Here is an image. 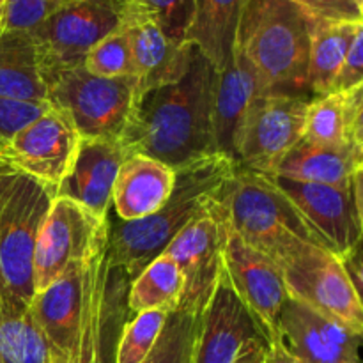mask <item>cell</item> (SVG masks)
Here are the masks:
<instances>
[{
    "mask_svg": "<svg viewBox=\"0 0 363 363\" xmlns=\"http://www.w3.org/2000/svg\"><path fill=\"white\" fill-rule=\"evenodd\" d=\"M215 69L195 48L179 82L145 92L133 105L121 142L130 152L149 156L174 170L216 155L211 103Z\"/></svg>",
    "mask_w": 363,
    "mask_h": 363,
    "instance_id": "obj_1",
    "label": "cell"
},
{
    "mask_svg": "<svg viewBox=\"0 0 363 363\" xmlns=\"http://www.w3.org/2000/svg\"><path fill=\"white\" fill-rule=\"evenodd\" d=\"M238 165L223 155H209L176 169V183L165 204L152 215L124 222L108 211V261L131 280L165 252L186 225L209 213Z\"/></svg>",
    "mask_w": 363,
    "mask_h": 363,
    "instance_id": "obj_2",
    "label": "cell"
},
{
    "mask_svg": "<svg viewBox=\"0 0 363 363\" xmlns=\"http://www.w3.org/2000/svg\"><path fill=\"white\" fill-rule=\"evenodd\" d=\"M57 188L0 163V318H16L35 296L34 255Z\"/></svg>",
    "mask_w": 363,
    "mask_h": 363,
    "instance_id": "obj_3",
    "label": "cell"
},
{
    "mask_svg": "<svg viewBox=\"0 0 363 363\" xmlns=\"http://www.w3.org/2000/svg\"><path fill=\"white\" fill-rule=\"evenodd\" d=\"M312 18L289 0H243L234 52L257 73L266 94L307 91Z\"/></svg>",
    "mask_w": 363,
    "mask_h": 363,
    "instance_id": "obj_4",
    "label": "cell"
},
{
    "mask_svg": "<svg viewBox=\"0 0 363 363\" xmlns=\"http://www.w3.org/2000/svg\"><path fill=\"white\" fill-rule=\"evenodd\" d=\"M220 204L229 229L279 268L303 245H321L269 176L238 167L223 188Z\"/></svg>",
    "mask_w": 363,
    "mask_h": 363,
    "instance_id": "obj_5",
    "label": "cell"
},
{
    "mask_svg": "<svg viewBox=\"0 0 363 363\" xmlns=\"http://www.w3.org/2000/svg\"><path fill=\"white\" fill-rule=\"evenodd\" d=\"M131 0H78L28 30L46 87L84 64L85 55L126 25Z\"/></svg>",
    "mask_w": 363,
    "mask_h": 363,
    "instance_id": "obj_6",
    "label": "cell"
},
{
    "mask_svg": "<svg viewBox=\"0 0 363 363\" xmlns=\"http://www.w3.org/2000/svg\"><path fill=\"white\" fill-rule=\"evenodd\" d=\"M48 101L67 112L82 138L121 140L133 112L135 80L96 77L78 66L50 85Z\"/></svg>",
    "mask_w": 363,
    "mask_h": 363,
    "instance_id": "obj_7",
    "label": "cell"
},
{
    "mask_svg": "<svg viewBox=\"0 0 363 363\" xmlns=\"http://www.w3.org/2000/svg\"><path fill=\"white\" fill-rule=\"evenodd\" d=\"M280 269L291 300L363 335L362 296L333 252L321 245H303Z\"/></svg>",
    "mask_w": 363,
    "mask_h": 363,
    "instance_id": "obj_8",
    "label": "cell"
},
{
    "mask_svg": "<svg viewBox=\"0 0 363 363\" xmlns=\"http://www.w3.org/2000/svg\"><path fill=\"white\" fill-rule=\"evenodd\" d=\"M308 99L303 94L269 92L248 106L236 142V165L275 176L286 156L303 138Z\"/></svg>",
    "mask_w": 363,
    "mask_h": 363,
    "instance_id": "obj_9",
    "label": "cell"
},
{
    "mask_svg": "<svg viewBox=\"0 0 363 363\" xmlns=\"http://www.w3.org/2000/svg\"><path fill=\"white\" fill-rule=\"evenodd\" d=\"M300 211L321 245L337 257L350 254L362 243L363 233V174L350 186L301 183L269 176Z\"/></svg>",
    "mask_w": 363,
    "mask_h": 363,
    "instance_id": "obj_10",
    "label": "cell"
},
{
    "mask_svg": "<svg viewBox=\"0 0 363 363\" xmlns=\"http://www.w3.org/2000/svg\"><path fill=\"white\" fill-rule=\"evenodd\" d=\"M220 199L211 211L184 227L165 248V254L176 261L184 279L177 311L197 318L204 315L223 272L225 216Z\"/></svg>",
    "mask_w": 363,
    "mask_h": 363,
    "instance_id": "obj_11",
    "label": "cell"
},
{
    "mask_svg": "<svg viewBox=\"0 0 363 363\" xmlns=\"http://www.w3.org/2000/svg\"><path fill=\"white\" fill-rule=\"evenodd\" d=\"M106 234L108 218H96L80 204L57 195L35 247V294L52 286L71 266L84 261Z\"/></svg>",
    "mask_w": 363,
    "mask_h": 363,
    "instance_id": "obj_12",
    "label": "cell"
},
{
    "mask_svg": "<svg viewBox=\"0 0 363 363\" xmlns=\"http://www.w3.org/2000/svg\"><path fill=\"white\" fill-rule=\"evenodd\" d=\"M80 142V133L67 112L50 103L41 116L11 138L0 160L57 188L73 167Z\"/></svg>",
    "mask_w": 363,
    "mask_h": 363,
    "instance_id": "obj_13",
    "label": "cell"
},
{
    "mask_svg": "<svg viewBox=\"0 0 363 363\" xmlns=\"http://www.w3.org/2000/svg\"><path fill=\"white\" fill-rule=\"evenodd\" d=\"M223 275L257 323L266 342L282 339L280 312L289 300L282 269L240 240L225 222Z\"/></svg>",
    "mask_w": 363,
    "mask_h": 363,
    "instance_id": "obj_14",
    "label": "cell"
},
{
    "mask_svg": "<svg viewBox=\"0 0 363 363\" xmlns=\"http://www.w3.org/2000/svg\"><path fill=\"white\" fill-rule=\"evenodd\" d=\"M135 80V101L152 89L179 82L190 69L195 46L167 38L158 21L131 0L126 25Z\"/></svg>",
    "mask_w": 363,
    "mask_h": 363,
    "instance_id": "obj_15",
    "label": "cell"
},
{
    "mask_svg": "<svg viewBox=\"0 0 363 363\" xmlns=\"http://www.w3.org/2000/svg\"><path fill=\"white\" fill-rule=\"evenodd\" d=\"M130 155L121 140L82 138L73 167L57 186V195L77 202L96 218L106 220L117 172Z\"/></svg>",
    "mask_w": 363,
    "mask_h": 363,
    "instance_id": "obj_16",
    "label": "cell"
},
{
    "mask_svg": "<svg viewBox=\"0 0 363 363\" xmlns=\"http://www.w3.org/2000/svg\"><path fill=\"white\" fill-rule=\"evenodd\" d=\"M280 333L301 363H360L363 335L321 318L291 298L280 312Z\"/></svg>",
    "mask_w": 363,
    "mask_h": 363,
    "instance_id": "obj_17",
    "label": "cell"
},
{
    "mask_svg": "<svg viewBox=\"0 0 363 363\" xmlns=\"http://www.w3.org/2000/svg\"><path fill=\"white\" fill-rule=\"evenodd\" d=\"M262 337L222 272L215 294L201 319L194 363H234L248 342Z\"/></svg>",
    "mask_w": 363,
    "mask_h": 363,
    "instance_id": "obj_18",
    "label": "cell"
},
{
    "mask_svg": "<svg viewBox=\"0 0 363 363\" xmlns=\"http://www.w3.org/2000/svg\"><path fill=\"white\" fill-rule=\"evenodd\" d=\"M266 94L254 67L238 52H233L222 71L213 80L211 121L216 152L236 163V142L248 106L257 96Z\"/></svg>",
    "mask_w": 363,
    "mask_h": 363,
    "instance_id": "obj_19",
    "label": "cell"
},
{
    "mask_svg": "<svg viewBox=\"0 0 363 363\" xmlns=\"http://www.w3.org/2000/svg\"><path fill=\"white\" fill-rule=\"evenodd\" d=\"M176 170L149 156L131 152L117 172L112 191L113 215L124 222L158 211L172 194Z\"/></svg>",
    "mask_w": 363,
    "mask_h": 363,
    "instance_id": "obj_20",
    "label": "cell"
},
{
    "mask_svg": "<svg viewBox=\"0 0 363 363\" xmlns=\"http://www.w3.org/2000/svg\"><path fill=\"white\" fill-rule=\"evenodd\" d=\"M303 140L326 147H363V85L308 99Z\"/></svg>",
    "mask_w": 363,
    "mask_h": 363,
    "instance_id": "obj_21",
    "label": "cell"
},
{
    "mask_svg": "<svg viewBox=\"0 0 363 363\" xmlns=\"http://www.w3.org/2000/svg\"><path fill=\"white\" fill-rule=\"evenodd\" d=\"M360 174H363V147H326L308 144L301 138L275 176L301 183L350 186Z\"/></svg>",
    "mask_w": 363,
    "mask_h": 363,
    "instance_id": "obj_22",
    "label": "cell"
},
{
    "mask_svg": "<svg viewBox=\"0 0 363 363\" xmlns=\"http://www.w3.org/2000/svg\"><path fill=\"white\" fill-rule=\"evenodd\" d=\"M241 7L243 0H194L186 41L208 59L216 73L233 59Z\"/></svg>",
    "mask_w": 363,
    "mask_h": 363,
    "instance_id": "obj_23",
    "label": "cell"
},
{
    "mask_svg": "<svg viewBox=\"0 0 363 363\" xmlns=\"http://www.w3.org/2000/svg\"><path fill=\"white\" fill-rule=\"evenodd\" d=\"M0 98L48 101L34 43L28 30H0Z\"/></svg>",
    "mask_w": 363,
    "mask_h": 363,
    "instance_id": "obj_24",
    "label": "cell"
},
{
    "mask_svg": "<svg viewBox=\"0 0 363 363\" xmlns=\"http://www.w3.org/2000/svg\"><path fill=\"white\" fill-rule=\"evenodd\" d=\"M363 23H332L312 20L307 89L315 96L332 94L347 48Z\"/></svg>",
    "mask_w": 363,
    "mask_h": 363,
    "instance_id": "obj_25",
    "label": "cell"
},
{
    "mask_svg": "<svg viewBox=\"0 0 363 363\" xmlns=\"http://www.w3.org/2000/svg\"><path fill=\"white\" fill-rule=\"evenodd\" d=\"M183 289L184 279L179 266L163 252L130 282L128 307L133 314L145 311H163L172 314L179 308Z\"/></svg>",
    "mask_w": 363,
    "mask_h": 363,
    "instance_id": "obj_26",
    "label": "cell"
},
{
    "mask_svg": "<svg viewBox=\"0 0 363 363\" xmlns=\"http://www.w3.org/2000/svg\"><path fill=\"white\" fill-rule=\"evenodd\" d=\"M0 362L50 363L45 333L30 308L16 318H0Z\"/></svg>",
    "mask_w": 363,
    "mask_h": 363,
    "instance_id": "obj_27",
    "label": "cell"
},
{
    "mask_svg": "<svg viewBox=\"0 0 363 363\" xmlns=\"http://www.w3.org/2000/svg\"><path fill=\"white\" fill-rule=\"evenodd\" d=\"M201 319L183 311L167 315L165 326L155 347L142 363H194L195 340L201 328Z\"/></svg>",
    "mask_w": 363,
    "mask_h": 363,
    "instance_id": "obj_28",
    "label": "cell"
},
{
    "mask_svg": "<svg viewBox=\"0 0 363 363\" xmlns=\"http://www.w3.org/2000/svg\"><path fill=\"white\" fill-rule=\"evenodd\" d=\"M167 312L145 311L133 315L121 330L113 363H142L151 353L167 321Z\"/></svg>",
    "mask_w": 363,
    "mask_h": 363,
    "instance_id": "obj_29",
    "label": "cell"
},
{
    "mask_svg": "<svg viewBox=\"0 0 363 363\" xmlns=\"http://www.w3.org/2000/svg\"><path fill=\"white\" fill-rule=\"evenodd\" d=\"M82 66L96 77H133V62H131L126 28L123 27L103 38L85 55Z\"/></svg>",
    "mask_w": 363,
    "mask_h": 363,
    "instance_id": "obj_30",
    "label": "cell"
},
{
    "mask_svg": "<svg viewBox=\"0 0 363 363\" xmlns=\"http://www.w3.org/2000/svg\"><path fill=\"white\" fill-rule=\"evenodd\" d=\"M133 2L158 21L167 38L176 43L186 41V32L194 13V0H133Z\"/></svg>",
    "mask_w": 363,
    "mask_h": 363,
    "instance_id": "obj_31",
    "label": "cell"
},
{
    "mask_svg": "<svg viewBox=\"0 0 363 363\" xmlns=\"http://www.w3.org/2000/svg\"><path fill=\"white\" fill-rule=\"evenodd\" d=\"M78 0H6L4 30H30L52 14Z\"/></svg>",
    "mask_w": 363,
    "mask_h": 363,
    "instance_id": "obj_32",
    "label": "cell"
},
{
    "mask_svg": "<svg viewBox=\"0 0 363 363\" xmlns=\"http://www.w3.org/2000/svg\"><path fill=\"white\" fill-rule=\"evenodd\" d=\"M312 20L363 23V0H289Z\"/></svg>",
    "mask_w": 363,
    "mask_h": 363,
    "instance_id": "obj_33",
    "label": "cell"
},
{
    "mask_svg": "<svg viewBox=\"0 0 363 363\" xmlns=\"http://www.w3.org/2000/svg\"><path fill=\"white\" fill-rule=\"evenodd\" d=\"M50 103H27L16 99L0 98V152L4 151L11 138L23 130L28 123L41 116Z\"/></svg>",
    "mask_w": 363,
    "mask_h": 363,
    "instance_id": "obj_34",
    "label": "cell"
},
{
    "mask_svg": "<svg viewBox=\"0 0 363 363\" xmlns=\"http://www.w3.org/2000/svg\"><path fill=\"white\" fill-rule=\"evenodd\" d=\"M358 85H363V27L358 28L347 48L342 66L337 74L333 92L350 91Z\"/></svg>",
    "mask_w": 363,
    "mask_h": 363,
    "instance_id": "obj_35",
    "label": "cell"
},
{
    "mask_svg": "<svg viewBox=\"0 0 363 363\" xmlns=\"http://www.w3.org/2000/svg\"><path fill=\"white\" fill-rule=\"evenodd\" d=\"M344 269H346L347 277H350L351 284L357 289V293L362 296V282H363V264H362V243L357 245L353 250L347 255L340 257Z\"/></svg>",
    "mask_w": 363,
    "mask_h": 363,
    "instance_id": "obj_36",
    "label": "cell"
},
{
    "mask_svg": "<svg viewBox=\"0 0 363 363\" xmlns=\"http://www.w3.org/2000/svg\"><path fill=\"white\" fill-rule=\"evenodd\" d=\"M234 363H268V342L264 337H257L248 342Z\"/></svg>",
    "mask_w": 363,
    "mask_h": 363,
    "instance_id": "obj_37",
    "label": "cell"
},
{
    "mask_svg": "<svg viewBox=\"0 0 363 363\" xmlns=\"http://www.w3.org/2000/svg\"><path fill=\"white\" fill-rule=\"evenodd\" d=\"M268 363H301L287 347L286 340L277 339L268 344Z\"/></svg>",
    "mask_w": 363,
    "mask_h": 363,
    "instance_id": "obj_38",
    "label": "cell"
},
{
    "mask_svg": "<svg viewBox=\"0 0 363 363\" xmlns=\"http://www.w3.org/2000/svg\"><path fill=\"white\" fill-rule=\"evenodd\" d=\"M2 21H4V6H0V30H2Z\"/></svg>",
    "mask_w": 363,
    "mask_h": 363,
    "instance_id": "obj_39",
    "label": "cell"
},
{
    "mask_svg": "<svg viewBox=\"0 0 363 363\" xmlns=\"http://www.w3.org/2000/svg\"><path fill=\"white\" fill-rule=\"evenodd\" d=\"M4 4H6V0H0V6H4Z\"/></svg>",
    "mask_w": 363,
    "mask_h": 363,
    "instance_id": "obj_40",
    "label": "cell"
},
{
    "mask_svg": "<svg viewBox=\"0 0 363 363\" xmlns=\"http://www.w3.org/2000/svg\"><path fill=\"white\" fill-rule=\"evenodd\" d=\"M0 163H4V162H2V160H0Z\"/></svg>",
    "mask_w": 363,
    "mask_h": 363,
    "instance_id": "obj_41",
    "label": "cell"
},
{
    "mask_svg": "<svg viewBox=\"0 0 363 363\" xmlns=\"http://www.w3.org/2000/svg\"><path fill=\"white\" fill-rule=\"evenodd\" d=\"M0 363H2V362H0Z\"/></svg>",
    "mask_w": 363,
    "mask_h": 363,
    "instance_id": "obj_42",
    "label": "cell"
}]
</instances>
